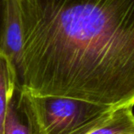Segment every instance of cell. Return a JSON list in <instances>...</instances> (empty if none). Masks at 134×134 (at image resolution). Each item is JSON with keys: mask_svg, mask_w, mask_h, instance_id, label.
<instances>
[{"mask_svg": "<svg viewBox=\"0 0 134 134\" xmlns=\"http://www.w3.org/2000/svg\"><path fill=\"white\" fill-rule=\"evenodd\" d=\"M21 91L119 107L134 101V0H20Z\"/></svg>", "mask_w": 134, "mask_h": 134, "instance_id": "obj_1", "label": "cell"}, {"mask_svg": "<svg viewBox=\"0 0 134 134\" xmlns=\"http://www.w3.org/2000/svg\"><path fill=\"white\" fill-rule=\"evenodd\" d=\"M17 101L32 134H89L119 107L63 97H39L17 90Z\"/></svg>", "mask_w": 134, "mask_h": 134, "instance_id": "obj_2", "label": "cell"}, {"mask_svg": "<svg viewBox=\"0 0 134 134\" xmlns=\"http://www.w3.org/2000/svg\"><path fill=\"white\" fill-rule=\"evenodd\" d=\"M22 51V18L20 0H3L0 20V52L18 72Z\"/></svg>", "mask_w": 134, "mask_h": 134, "instance_id": "obj_3", "label": "cell"}, {"mask_svg": "<svg viewBox=\"0 0 134 134\" xmlns=\"http://www.w3.org/2000/svg\"><path fill=\"white\" fill-rule=\"evenodd\" d=\"M18 87V75L15 67L0 52V134H3L7 110Z\"/></svg>", "mask_w": 134, "mask_h": 134, "instance_id": "obj_4", "label": "cell"}, {"mask_svg": "<svg viewBox=\"0 0 134 134\" xmlns=\"http://www.w3.org/2000/svg\"><path fill=\"white\" fill-rule=\"evenodd\" d=\"M134 101L116 108L111 117L89 134H134Z\"/></svg>", "mask_w": 134, "mask_h": 134, "instance_id": "obj_5", "label": "cell"}, {"mask_svg": "<svg viewBox=\"0 0 134 134\" xmlns=\"http://www.w3.org/2000/svg\"><path fill=\"white\" fill-rule=\"evenodd\" d=\"M3 134H32L24 115L18 106L17 91L7 110Z\"/></svg>", "mask_w": 134, "mask_h": 134, "instance_id": "obj_6", "label": "cell"}, {"mask_svg": "<svg viewBox=\"0 0 134 134\" xmlns=\"http://www.w3.org/2000/svg\"><path fill=\"white\" fill-rule=\"evenodd\" d=\"M2 2H3V0H0V20H1V8H2Z\"/></svg>", "mask_w": 134, "mask_h": 134, "instance_id": "obj_7", "label": "cell"}]
</instances>
